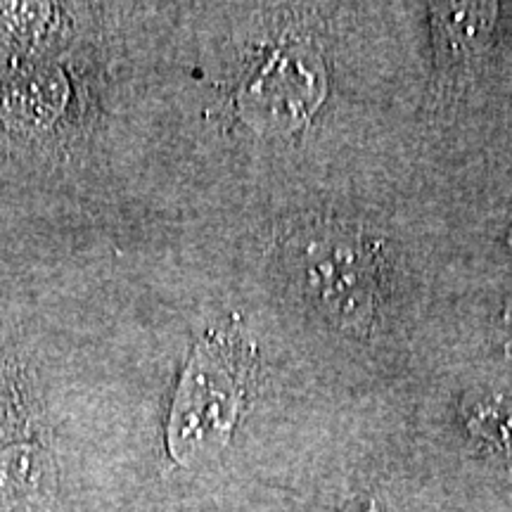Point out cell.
<instances>
[{"label": "cell", "mask_w": 512, "mask_h": 512, "mask_svg": "<svg viewBox=\"0 0 512 512\" xmlns=\"http://www.w3.org/2000/svg\"><path fill=\"white\" fill-rule=\"evenodd\" d=\"M292 283L337 328L366 335L384 306L380 242L344 223L299 230L285 247Z\"/></svg>", "instance_id": "cell-1"}, {"label": "cell", "mask_w": 512, "mask_h": 512, "mask_svg": "<svg viewBox=\"0 0 512 512\" xmlns=\"http://www.w3.org/2000/svg\"><path fill=\"white\" fill-rule=\"evenodd\" d=\"M245 347L233 335H204L183 370L166 425V444L183 465L211 458L228 444L245 399Z\"/></svg>", "instance_id": "cell-2"}, {"label": "cell", "mask_w": 512, "mask_h": 512, "mask_svg": "<svg viewBox=\"0 0 512 512\" xmlns=\"http://www.w3.org/2000/svg\"><path fill=\"white\" fill-rule=\"evenodd\" d=\"M434 57L444 79H460L486 55L496 36V3L430 5Z\"/></svg>", "instance_id": "cell-3"}, {"label": "cell", "mask_w": 512, "mask_h": 512, "mask_svg": "<svg viewBox=\"0 0 512 512\" xmlns=\"http://www.w3.org/2000/svg\"><path fill=\"white\" fill-rule=\"evenodd\" d=\"M472 432L479 437L491 441L498 451L512 453V411L510 408H501L489 403V406H479L475 413L470 415Z\"/></svg>", "instance_id": "cell-4"}, {"label": "cell", "mask_w": 512, "mask_h": 512, "mask_svg": "<svg viewBox=\"0 0 512 512\" xmlns=\"http://www.w3.org/2000/svg\"><path fill=\"white\" fill-rule=\"evenodd\" d=\"M508 245H510V249H512V228H510V235H508Z\"/></svg>", "instance_id": "cell-5"}]
</instances>
